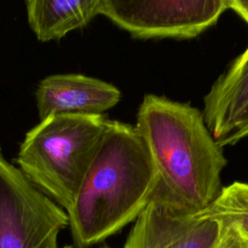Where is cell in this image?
<instances>
[{
    "label": "cell",
    "instance_id": "cell-1",
    "mask_svg": "<svg viewBox=\"0 0 248 248\" xmlns=\"http://www.w3.org/2000/svg\"><path fill=\"white\" fill-rule=\"evenodd\" d=\"M156 165L154 200L179 215H196L219 197L228 161L202 111L190 103L145 94L135 125Z\"/></svg>",
    "mask_w": 248,
    "mask_h": 248
},
{
    "label": "cell",
    "instance_id": "cell-2",
    "mask_svg": "<svg viewBox=\"0 0 248 248\" xmlns=\"http://www.w3.org/2000/svg\"><path fill=\"white\" fill-rule=\"evenodd\" d=\"M159 182L154 160L136 127L108 120L71 206L68 227L78 248H87L135 221Z\"/></svg>",
    "mask_w": 248,
    "mask_h": 248
},
{
    "label": "cell",
    "instance_id": "cell-3",
    "mask_svg": "<svg viewBox=\"0 0 248 248\" xmlns=\"http://www.w3.org/2000/svg\"><path fill=\"white\" fill-rule=\"evenodd\" d=\"M104 114H53L31 128L19 145L17 169L67 210L106 130Z\"/></svg>",
    "mask_w": 248,
    "mask_h": 248
},
{
    "label": "cell",
    "instance_id": "cell-4",
    "mask_svg": "<svg viewBox=\"0 0 248 248\" xmlns=\"http://www.w3.org/2000/svg\"><path fill=\"white\" fill-rule=\"evenodd\" d=\"M68 225L66 210L0 153V248H59Z\"/></svg>",
    "mask_w": 248,
    "mask_h": 248
},
{
    "label": "cell",
    "instance_id": "cell-5",
    "mask_svg": "<svg viewBox=\"0 0 248 248\" xmlns=\"http://www.w3.org/2000/svg\"><path fill=\"white\" fill-rule=\"evenodd\" d=\"M229 0H100L99 15L140 40L193 39L213 26Z\"/></svg>",
    "mask_w": 248,
    "mask_h": 248
},
{
    "label": "cell",
    "instance_id": "cell-6",
    "mask_svg": "<svg viewBox=\"0 0 248 248\" xmlns=\"http://www.w3.org/2000/svg\"><path fill=\"white\" fill-rule=\"evenodd\" d=\"M223 230L216 219L179 215L152 199L135 220L123 248H214Z\"/></svg>",
    "mask_w": 248,
    "mask_h": 248
},
{
    "label": "cell",
    "instance_id": "cell-7",
    "mask_svg": "<svg viewBox=\"0 0 248 248\" xmlns=\"http://www.w3.org/2000/svg\"><path fill=\"white\" fill-rule=\"evenodd\" d=\"M36 106L40 120L53 114H104L115 107L121 92L113 84L80 74H56L38 83Z\"/></svg>",
    "mask_w": 248,
    "mask_h": 248
},
{
    "label": "cell",
    "instance_id": "cell-8",
    "mask_svg": "<svg viewBox=\"0 0 248 248\" xmlns=\"http://www.w3.org/2000/svg\"><path fill=\"white\" fill-rule=\"evenodd\" d=\"M248 103V46L212 83L203 98L204 122L218 141Z\"/></svg>",
    "mask_w": 248,
    "mask_h": 248
},
{
    "label": "cell",
    "instance_id": "cell-9",
    "mask_svg": "<svg viewBox=\"0 0 248 248\" xmlns=\"http://www.w3.org/2000/svg\"><path fill=\"white\" fill-rule=\"evenodd\" d=\"M27 22L40 42L56 41L99 15L100 0L25 1Z\"/></svg>",
    "mask_w": 248,
    "mask_h": 248
},
{
    "label": "cell",
    "instance_id": "cell-10",
    "mask_svg": "<svg viewBox=\"0 0 248 248\" xmlns=\"http://www.w3.org/2000/svg\"><path fill=\"white\" fill-rule=\"evenodd\" d=\"M199 214L232 226L248 238V183L234 181L223 186L214 202Z\"/></svg>",
    "mask_w": 248,
    "mask_h": 248
},
{
    "label": "cell",
    "instance_id": "cell-11",
    "mask_svg": "<svg viewBox=\"0 0 248 248\" xmlns=\"http://www.w3.org/2000/svg\"><path fill=\"white\" fill-rule=\"evenodd\" d=\"M244 139H248V103L234 120L228 133L218 141V144L221 147L234 145Z\"/></svg>",
    "mask_w": 248,
    "mask_h": 248
},
{
    "label": "cell",
    "instance_id": "cell-12",
    "mask_svg": "<svg viewBox=\"0 0 248 248\" xmlns=\"http://www.w3.org/2000/svg\"><path fill=\"white\" fill-rule=\"evenodd\" d=\"M223 225L222 236L214 248H248V238L232 226Z\"/></svg>",
    "mask_w": 248,
    "mask_h": 248
},
{
    "label": "cell",
    "instance_id": "cell-13",
    "mask_svg": "<svg viewBox=\"0 0 248 248\" xmlns=\"http://www.w3.org/2000/svg\"><path fill=\"white\" fill-rule=\"evenodd\" d=\"M229 9L232 10L248 24V0H229Z\"/></svg>",
    "mask_w": 248,
    "mask_h": 248
},
{
    "label": "cell",
    "instance_id": "cell-14",
    "mask_svg": "<svg viewBox=\"0 0 248 248\" xmlns=\"http://www.w3.org/2000/svg\"><path fill=\"white\" fill-rule=\"evenodd\" d=\"M62 248H76V247L73 246V245H65V246L62 247Z\"/></svg>",
    "mask_w": 248,
    "mask_h": 248
},
{
    "label": "cell",
    "instance_id": "cell-15",
    "mask_svg": "<svg viewBox=\"0 0 248 248\" xmlns=\"http://www.w3.org/2000/svg\"><path fill=\"white\" fill-rule=\"evenodd\" d=\"M101 248H108V247H101Z\"/></svg>",
    "mask_w": 248,
    "mask_h": 248
},
{
    "label": "cell",
    "instance_id": "cell-16",
    "mask_svg": "<svg viewBox=\"0 0 248 248\" xmlns=\"http://www.w3.org/2000/svg\"><path fill=\"white\" fill-rule=\"evenodd\" d=\"M0 153H1V146H0Z\"/></svg>",
    "mask_w": 248,
    "mask_h": 248
}]
</instances>
